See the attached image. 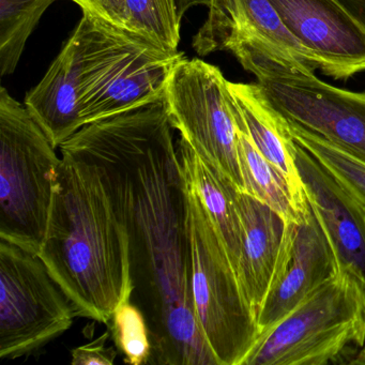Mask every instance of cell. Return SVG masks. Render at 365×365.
Returning <instances> with one entry per match:
<instances>
[{"instance_id": "obj_1", "label": "cell", "mask_w": 365, "mask_h": 365, "mask_svg": "<svg viewBox=\"0 0 365 365\" xmlns=\"http://www.w3.org/2000/svg\"><path fill=\"white\" fill-rule=\"evenodd\" d=\"M164 99L87 123L61 153L96 164L129 234L135 304L150 330L148 364L217 365L191 289L185 172Z\"/></svg>"}, {"instance_id": "obj_2", "label": "cell", "mask_w": 365, "mask_h": 365, "mask_svg": "<svg viewBox=\"0 0 365 365\" xmlns=\"http://www.w3.org/2000/svg\"><path fill=\"white\" fill-rule=\"evenodd\" d=\"M38 256L78 317L108 324L131 300L129 234L96 164L61 153Z\"/></svg>"}, {"instance_id": "obj_3", "label": "cell", "mask_w": 365, "mask_h": 365, "mask_svg": "<svg viewBox=\"0 0 365 365\" xmlns=\"http://www.w3.org/2000/svg\"><path fill=\"white\" fill-rule=\"evenodd\" d=\"M69 41L84 125L164 99L170 72L183 56L87 14Z\"/></svg>"}, {"instance_id": "obj_4", "label": "cell", "mask_w": 365, "mask_h": 365, "mask_svg": "<svg viewBox=\"0 0 365 365\" xmlns=\"http://www.w3.org/2000/svg\"><path fill=\"white\" fill-rule=\"evenodd\" d=\"M365 345V282L334 273L260 335L243 365L350 364Z\"/></svg>"}, {"instance_id": "obj_5", "label": "cell", "mask_w": 365, "mask_h": 365, "mask_svg": "<svg viewBox=\"0 0 365 365\" xmlns=\"http://www.w3.org/2000/svg\"><path fill=\"white\" fill-rule=\"evenodd\" d=\"M226 50L255 76L269 101L286 119L365 162V93L327 84L313 68L253 38L234 35Z\"/></svg>"}, {"instance_id": "obj_6", "label": "cell", "mask_w": 365, "mask_h": 365, "mask_svg": "<svg viewBox=\"0 0 365 365\" xmlns=\"http://www.w3.org/2000/svg\"><path fill=\"white\" fill-rule=\"evenodd\" d=\"M183 172L196 318L217 365H243L259 339L257 318L215 223Z\"/></svg>"}, {"instance_id": "obj_7", "label": "cell", "mask_w": 365, "mask_h": 365, "mask_svg": "<svg viewBox=\"0 0 365 365\" xmlns=\"http://www.w3.org/2000/svg\"><path fill=\"white\" fill-rule=\"evenodd\" d=\"M26 106L0 89V239L39 254L61 159Z\"/></svg>"}, {"instance_id": "obj_8", "label": "cell", "mask_w": 365, "mask_h": 365, "mask_svg": "<svg viewBox=\"0 0 365 365\" xmlns=\"http://www.w3.org/2000/svg\"><path fill=\"white\" fill-rule=\"evenodd\" d=\"M73 307L37 254L0 239V358L16 360L70 330Z\"/></svg>"}, {"instance_id": "obj_9", "label": "cell", "mask_w": 365, "mask_h": 365, "mask_svg": "<svg viewBox=\"0 0 365 365\" xmlns=\"http://www.w3.org/2000/svg\"><path fill=\"white\" fill-rule=\"evenodd\" d=\"M170 125L181 138L243 193L238 129L227 80L219 68L198 58L178 59L164 93Z\"/></svg>"}, {"instance_id": "obj_10", "label": "cell", "mask_w": 365, "mask_h": 365, "mask_svg": "<svg viewBox=\"0 0 365 365\" xmlns=\"http://www.w3.org/2000/svg\"><path fill=\"white\" fill-rule=\"evenodd\" d=\"M288 31L335 80L365 71V33L339 0H269Z\"/></svg>"}, {"instance_id": "obj_11", "label": "cell", "mask_w": 365, "mask_h": 365, "mask_svg": "<svg viewBox=\"0 0 365 365\" xmlns=\"http://www.w3.org/2000/svg\"><path fill=\"white\" fill-rule=\"evenodd\" d=\"M294 161L312 211L334 254L336 269L352 268L365 282V211L300 145Z\"/></svg>"}, {"instance_id": "obj_12", "label": "cell", "mask_w": 365, "mask_h": 365, "mask_svg": "<svg viewBox=\"0 0 365 365\" xmlns=\"http://www.w3.org/2000/svg\"><path fill=\"white\" fill-rule=\"evenodd\" d=\"M238 202L243 225L238 277L257 318L262 303L287 268L297 223L286 222L249 194L240 192Z\"/></svg>"}, {"instance_id": "obj_13", "label": "cell", "mask_w": 365, "mask_h": 365, "mask_svg": "<svg viewBox=\"0 0 365 365\" xmlns=\"http://www.w3.org/2000/svg\"><path fill=\"white\" fill-rule=\"evenodd\" d=\"M335 271L334 254L311 209L307 219L297 224L292 255L283 277L269 292L258 312L259 336L281 322Z\"/></svg>"}, {"instance_id": "obj_14", "label": "cell", "mask_w": 365, "mask_h": 365, "mask_svg": "<svg viewBox=\"0 0 365 365\" xmlns=\"http://www.w3.org/2000/svg\"><path fill=\"white\" fill-rule=\"evenodd\" d=\"M227 89L237 123L256 149L285 175L297 195L307 200L292 155L296 142L290 134L287 119L271 104L258 83L243 84L227 81Z\"/></svg>"}, {"instance_id": "obj_15", "label": "cell", "mask_w": 365, "mask_h": 365, "mask_svg": "<svg viewBox=\"0 0 365 365\" xmlns=\"http://www.w3.org/2000/svg\"><path fill=\"white\" fill-rule=\"evenodd\" d=\"M24 106L55 148L84 127L73 48L69 40L41 82L27 93Z\"/></svg>"}, {"instance_id": "obj_16", "label": "cell", "mask_w": 365, "mask_h": 365, "mask_svg": "<svg viewBox=\"0 0 365 365\" xmlns=\"http://www.w3.org/2000/svg\"><path fill=\"white\" fill-rule=\"evenodd\" d=\"M177 149L183 168L215 223L238 274L243 247V225L238 202L240 191L230 179L206 163L181 138L177 143Z\"/></svg>"}, {"instance_id": "obj_17", "label": "cell", "mask_w": 365, "mask_h": 365, "mask_svg": "<svg viewBox=\"0 0 365 365\" xmlns=\"http://www.w3.org/2000/svg\"><path fill=\"white\" fill-rule=\"evenodd\" d=\"M236 123L243 193L257 198L286 222L303 223L311 213L309 202L297 195L285 175L256 149L245 130Z\"/></svg>"}, {"instance_id": "obj_18", "label": "cell", "mask_w": 365, "mask_h": 365, "mask_svg": "<svg viewBox=\"0 0 365 365\" xmlns=\"http://www.w3.org/2000/svg\"><path fill=\"white\" fill-rule=\"evenodd\" d=\"M234 5L236 25L230 38L234 35L253 38L317 69L313 55L288 31L269 0H234Z\"/></svg>"}, {"instance_id": "obj_19", "label": "cell", "mask_w": 365, "mask_h": 365, "mask_svg": "<svg viewBox=\"0 0 365 365\" xmlns=\"http://www.w3.org/2000/svg\"><path fill=\"white\" fill-rule=\"evenodd\" d=\"M55 0H0V74L16 71L27 40Z\"/></svg>"}, {"instance_id": "obj_20", "label": "cell", "mask_w": 365, "mask_h": 365, "mask_svg": "<svg viewBox=\"0 0 365 365\" xmlns=\"http://www.w3.org/2000/svg\"><path fill=\"white\" fill-rule=\"evenodd\" d=\"M287 121L294 142L311 153L365 211V162L302 125Z\"/></svg>"}, {"instance_id": "obj_21", "label": "cell", "mask_w": 365, "mask_h": 365, "mask_svg": "<svg viewBox=\"0 0 365 365\" xmlns=\"http://www.w3.org/2000/svg\"><path fill=\"white\" fill-rule=\"evenodd\" d=\"M180 26L176 0H127L125 29L173 54L179 53Z\"/></svg>"}, {"instance_id": "obj_22", "label": "cell", "mask_w": 365, "mask_h": 365, "mask_svg": "<svg viewBox=\"0 0 365 365\" xmlns=\"http://www.w3.org/2000/svg\"><path fill=\"white\" fill-rule=\"evenodd\" d=\"M208 7V16L193 39V48L202 56L225 50L236 25L234 0H176L177 11L182 20L194 6Z\"/></svg>"}, {"instance_id": "obj_23", "label": "cell", "mask_w": 365, "mask_h": 365, "mask_svg": "<svg viewBox=\"0 0 365 365\" xmlns=\"http://www.w3.org/2000/svg\"><path fill=\"white\" fill-rule=\"evenodd\" d=\"M115 344L128 364H148L151 356L150 330L142 309L131 300L117 307L112 317Z\"/></svg>"}, {"instance_id": "obj_24", "label": "cell", "mask_w": 365, "mask_h": 365, "mask_svg": "<svg viewBox=\"0 0 365 365\" xmlns=\"http://www.w3.org/2000/svg\"><path fill=\"white\" fill-rule=\"evenodd\" d=\"M110 331H106L91 343L78 346L71 350L72 365H112L116 360L117 351L108 347Z\"/></svg>"}, {"instance_id": "obj_25", "label": "cell", "mask_w": 365, "mask_h": 365, "mask_svg": "<svg viewBox=\"0 0 365 365\" xmlns=\"http://www.w3.org/2000/svg\"><path fill=\"white\" fill-rule=\"evenodd\" d=\"M82 8L83 14H91L103 22L125 29L127 0H72Z\"/></svg>"}, {"instance_id": "obj_26", "label": "cell", "mask_w": 365, "mask_h": 365, "mask_svg": "<svg viewBox=\"0 0 365 365\" xmlns=\"http://www.w3.org/2000/svg\"><path fill=\"white\" fill-rule=\"evenodd\" d=\"M365 33V0H339Z\"/></svg>"}, {"instance_id": "obj_27", "label": "cell", "mask_w": 365, "mask_h": 365, "mask_svg": "<svg viewBox=\"0 0 365 365\" xmlns=\"http://www.w3.org/2000/svg\"><path fill=\"white\" fill-rule=\"evenodd\" d=\"M350 364L352 365H365V345L361 347V349L356 352L354 358L350 361Z\"/></svg>"}]
</instances>
